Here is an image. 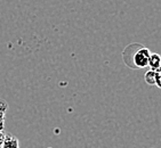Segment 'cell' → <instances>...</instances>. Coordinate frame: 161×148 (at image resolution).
<instances>
[{
    "label": "cell",
    "mask_w": 161,
    "mask_h": 148,
    "mask_svg": "<svg viewBox=\"0 0 161 148\" xmlns=\"http://www.w3.org/2000/svg\"><path fill=\"white\" fill-rule=\"evenodd\" d=\"M129 50L133 53V58H131V62H129L128 66L133 68H144L149 65V59L150 55H151V51H150L147 48L142 46H138L136 45V49L133 51V48L131 46H128Z\"/></svg>",
    "instance_id": "obj_1"
},
{
    "label": "cell",
    "mask_w": 161,
    "mask_h": 148,
    "mask_svg": "<svg viewBox=\"0 0 161 148\" xmlns=\"http://www.w3.org/2000/svg\"><path fill=\"white\" fill-rule=\"evenodd\" d=\"M0 148H19V140H17V138H15V137L13 136V135L8 133V135L5 136L3 145H1Z\"/></svg>",
    "instance_id": "obj_2"
},
{
    "label": "cell",
    "mask_w": 161,
    "mask_h": 148,
    "mask_svg": "<svg viewBox=\"0 0 161 148\" xmlns=\"http://www.w3.org/2000/svg\"><path fill=\"white\" fill-rule=\"evenodd\" d=\"M147 66H150V68L153 70V71L158 72L161 67V56L158 55V54H151Z\"/></svg>",
    "instance_id": "obj_3"
},
{
    "label": "cell",
    "mask_w": 161,
    "mask_h": 148,
    "mask_svg": "<svg viewBox=\"0 0 161 148\" xmlns=\"http://www.w3.org/2000/svg\"><path fill=\"white\" fill-rule=\"evenodd\" d=\"M157 77H158V72L153 71V70H150L145 73V82L147 84H151V86H154L155 81H157Z\"/></svg>",
    "instance_id": "obj_4"
},
{
    "label": "cell",
    "mask_w": 161,
    "mask_h": 148,
    "mask_svg": "<svg viewBox=\"0 0 161 148\" xmlns=\"http://www.w3.org/2000/svg\"><path fill=\"white\" fill-rule=\"evenodd\" d=\"M5 132L3 131V129H0V147H1V145H3V139H5Z\"/></svg>",
    "instance_id": "obj_5"
},
{
    "label": "cell",
    "mask_w": 161,
    "mask_h": 148,
    "mask_svg": "<svg viewBox=\"0 0 161 148\" xmlns=\"http://www.w3.org/2000/svg\"><path fill=\"white\" fill-rule=\"evenodd\" d=\"M155 84L159 87V88H161V74L158 73V77H157V81H155Z\"/></svg>",
    "instance_id": "obj_6"
}]
</instances>
